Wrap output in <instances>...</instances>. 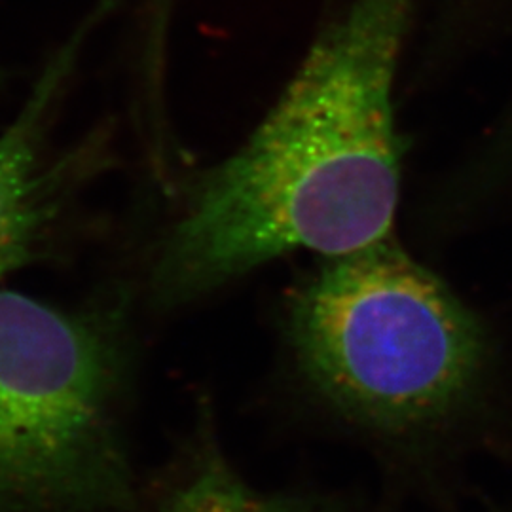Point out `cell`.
<instances>
[{
    "mask_svg": "<svg viewBox=\"0 0 512 512\" xmlns=\"http://www.w3.org/2000/svg\"><path fill=\"white\" fill-rule=\"evenodd\" d=\"M412 0H351L241 147L186 194L152 264L177 308L258 266L393 236L403 148L395 82Z\"/></svg>",
    "mask_w": 512,
    "mask_h": 512,
    "instance_id": "obj_1",
    "label": "cell"
},
{
    "mask_svg": "<svg viewBox=\"0 0 512 512\" xmlns=\"http://www.w3.org/2000/svg\"><path fill=\"white\" fill-rule=\"evenodd\" d=\"M287 340L325 403L397 437L448 420L486 361L475 315L395 234L323 258L289 300Z\"/></svg>",
    "mask_w": 512,
    "mask_h": 512,
    "instance_id": "obj_2",
    "label": "cell"
},
{
    "mask_svg": "<svg viewBox=\"0 0 512 512\" xmlns=\"http://www.w3.org/2000/svg\"><path fill=\"white\" fill-rule=\"evenodd\" d=\"M118 315L0 291V512H131Z\"/></svg>",
    "mask_w": 512,
    "mask_h": 512,
    "instance_id": "obj_3",
    "label": "cell"
},
{
    "mask_svg": "<svg viewBox=\"0 0 512 512\" xmlns=\"http://www.w3.org/2000/svg\"><path fill=\"white\" fill-rule=\"evenodd\" d=\"M84 31L50 59L18 116L0 131V279L46 255L76 192L97 167L99 150L84 145L55 152L48 137Z\"/></svg>",
    "mask_w": 512,
    "mask_h": 512,
    "instance_id": "obj_4",
    "label": "cell"
},
{
    "mask_svg": "<svg viewBox=\"0 0 512 512\" xmlns=\"http://www.w3.org/2000/svg\"><path fill=\"white\" fill-rule=\"evenodd\" d=\"M158 512H344L304 495L264 494L249 486L207 429L160 488Z\"/></svg>",
    "mask_w": 512,
    "mask_h": 512,
    "instance_id": "obj_5",
    "label": "cell"
}]
</instances>
